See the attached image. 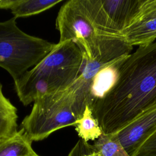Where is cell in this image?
Returning a JSON list of instances; mask_svg holds the SVG:
<instances>
[{"label":"cell","mask_w":156,"mask_h":156,"mask_svg":"<svg viewBox=\"0 0 156 156\" xmlns=\"http://www.w3.org/2000/svg\"><path fill=\"white\" fill-rule=\"evenodd\" d=\"M116 77L89 107L104 134H115L156 107V41L140 46L118 66Z\"/></svg>","instance_id":"obj_1"},{"label":"cell","mask_w":156,"mask_h":156,"mask_svg":"<svg viewBox=\"0 0 156 156\" xmlns=\"http://www.w3.org/2000/svg\"><path fill=\"white\" fill-rule=\"evenodd\" d=\"M83 56L71 40L55 44L37 65L14 82L19 99L24 105L44 95L67 90L78 77Z\"/></svg>","instance_id":"obj_2"},{"label":"cell","mask_w":156,"mask_h":156,"mask_svg":"<svg viewBox=\"0 0 156 156\" xmlns=\"http://www.w3.org/2000/svg\"><path fill=\"white\" fill-rule=\"evenodd\" d=\"M16 20L13 16L0 22V67L10 74L14 82L37 65L55 45L24 32Z\"/></svg>","instance_id":"obj_3"},{"label":"cell","mask_w":156,"mask_h":156,"mask_svg":"<svg viewBox=\"0 0 156 156\" xmlns=\"http://www.w3.org/2000/svg\"><path fill=\"white\" fill-rule=\"evenodd\" d=\"M72 105L69 87L38 98L34 102L30 113L21 122V129L32 141H38L58 129L75 126L78 119Z\"/></svg>","instance_id":"obj_4"},{"label":"cell","mask_w":156,"mask_h":156,"mask_svg":"<svg viewBox=\"0 0 156 156\" xmlns=\"http://www.w3.org/2000/svg\"><path fill=\"white\" fill-rule=\"evenodd\" d=\"M59 41L75 43L85 58L93 59L100 52V45L108 35L99 32L85 14L80 0L66 1L60 9L55 20Z\"/></svg>","instance_id":"obj_5"},{"label":"cell","mask_w":156,"mask_h":156,"mask_svg":"<svg viewBox=\"0 0 156 156\" xmlns=\"http://www.w3.org/2000/svg\"><path fill=\"white\" fill-rule=\"evenodd\" d=\"M83 10L102 34L121 37L133 24L142 0H80Z\"/></svg>","instance_id":"obj_6"},{"label":"cell","mask_w":156,"mask_h":156,"mask_svg":"<svg viewBox=\"0 0 156 156\" xmlns=\"http://www.w3.org/2000/svg\"><path fill=\"white\" fill-rule=\"evenodd\" d=\"M155 129L156 107L143 114L115 135L132 156L138 145Z\"/></svg>","instance_id":"obj_7"},{"label":"cell","mask_w":156,"mask_h":156,"mask_svg":"<svg viewBox=\"0 0 156 156\" xmlns=\"http://www.w3.org/2000/svg\"><path fill=\"white\" fill-rule=\"evenodd\" d=\"M121 37L129 45L144 46L156 39V18L137 21L127 27Z\"/></svg>","instance_id":"obj_8"},{"label":"cell","mask_w":156,"mask_h":156,"mask_svg":"<svg viewBox=\"0 0 156 156\" xmlns=\"http://www.w3.org/2000/svg\"><path fill=\"white\" fill-rule=\"evenodd\" d=\"M62 0H0V9L10 10L14 17L39 14L61 2Z\"/></svg>","instance_id":"obj_9"},{"label":"cell","mask_w":156,"mask_h":156,"mask_svg":"<svg viewBox=\"0 0 156 156\" xmlns=\"http://www.w3.org/2000/svg\"><path fill=\"white\" fill-rule=\"evenodd\" d=\"M32 142L21 129L12 136L0 140V156H37Z\"/></svg>","instance_id":"obj_10"},{"label":"cell","mask_w":156,"mask_h":156,"mask_svg":"<svg viewBox=\"0 0 156 156\" xmlns=\"http://www.w3.org/2000/svg\"><path fill=\"white\" fill-rule=\"evenodd\" d=\"M17 109L3 94L0 83V140L7 138L17 130Z\"/></svg>","instance_id":"obj_11"},{"label":"cell","mask_w":156,"mask_h":156,"mask_svg":"<svg viewBox=\"0 0 156 156\" xmlns=\"http://www.w3.org/2000/svg\"><path fill=\"white\" fill-rule=\"evenodd\" d=\"M95 156H131L115 134H104L92 144Z\"/></svg>","instance_id":"obj_12"},{"label":"cell","mask_w":156,"mask_h":156,"mask_svg":"<svg viewBox=\"0 0 156 156\" xmlns=\"http://www.w3.org/2000/svg\"><path fill=\"white\" fill-rule=\"evenodd\" d=\"M75 130L80 139L85 141H95L102 135V131L94 118L90 108L87 106L81 118L77 121Z\"/></svg>","instance_id":"obj_13"},{"label":"cell","mask_w":156,"mask_h":156,"mask_svg":"<svg viewBox=\"0 0 156 156\" xmlns=\"http://www.w3.org/2000/svg\"><path fill=\"white\" fill-rule=\"evenodd\" d=\"M132 156H156V129L138 145Z\"/></svg>","instance_id":"obj_14"},{"label":"cell","mask_w":156,"mask_h":156,"mask_svg":"<svg viewBox=\"0 0 156 156\" xmlns=\"http://www.w3.org/2000/svg\"><path fill=\"white\" fill-rule=\"evenodd\" d=\"M152 18H156V0H142L139 13L133 23Z\"/></svg>","instance_id":"obj_15"},{"label":"cell","mask_w":156,"mask_h":156,"mask_svg":"<svg viewBox=\"0 0 156 156\" xmlns=\"http://www.w3.org/2000/svg\"><path fill=\"white\" fill-rule=\"evenodd\" d=\"M68 156H95L92 144L79 139Z\"/></svg>","instance_id":"obj_16"},{"label":"cell","mask_w":156,"mask_h":156,"mask_svg":"<svg viewBox=\"0 0 156 156\" xmlns=\"http://www.w3.org/2000/svg\"><path fill=\"white\" fill-rule=\"evenodd\" d=\"M37 156H39V155H37Z\"/></svg>","instance_id":"obj_17"}]
</instances>
